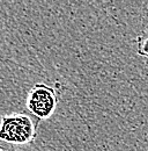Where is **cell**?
I'll list each match as a JSON object with an SVG mask.
<instances>
[{"mask_svg":"<svg viewBox=\"0 0 148 151\" xmlns=\"http://www.w3.org/2000/svg\"><path fill=\"white\" fill-rule=\"evenodd\" d=\"M36 128L37 124L28 114L4 115L0 121V139L16 145L28 144L35 139Z\"/></svg>","mask_w":148,"mask_h":151,"instance_id":"obj_1","label":"cell"},{"mask_svg":"<svg viewBox=\"0 0 148 151\" xmlns=\"http://www.w3.org/2000/svg\"><path fill=\"white\" fill-rule=\"evenodd\" d=\"M58 105V95L53 87L46 84H35L28 92L27 108L39 120H46L55 113Z\"/></svg>","mask_w":148,"mask_h":151,"instance_id":"obj_2","label":"cell"},{"mask_svg":"<svg viewBox=\"0 0 148 151\" xmlns=\"http://www.w3.org/2000/svg\"><path fill=\"white\" fill-rule=\"evenodd\" d=\"M137 43V52L140 56L148 58V34L138 36L135 40Z\"/></svg>","mask_w":148,"mask_h":151,"instance_id":"obj_3","label":"cell"},{"mask_svg":"<svg viewBox=\"0 0 148 151\" xmlns=\"http://www.w3.org/2000/svg\"><path fill=\"white\" fill-rule=\"evenodd\" d=\"M146 64L148 65V58H147V60H146Z\"/></svg>","mask_w":148,"mask_h":151,"instance_id":"obj_4","label":"cell"},{"mask_svg":"<svg viewBox=\"0 0 148 151\" xmlns=\"http://www.w3.org/2000/svg\"><path fill=\"white\" fill-rule=\"evenodd\" d=\"M0 151H4V150H2V149H1V148H0Z\"/></svg>","mask_w":148,"mask_h":151,"instance_id":"obj_5","label":"cell"}]
</instances>
